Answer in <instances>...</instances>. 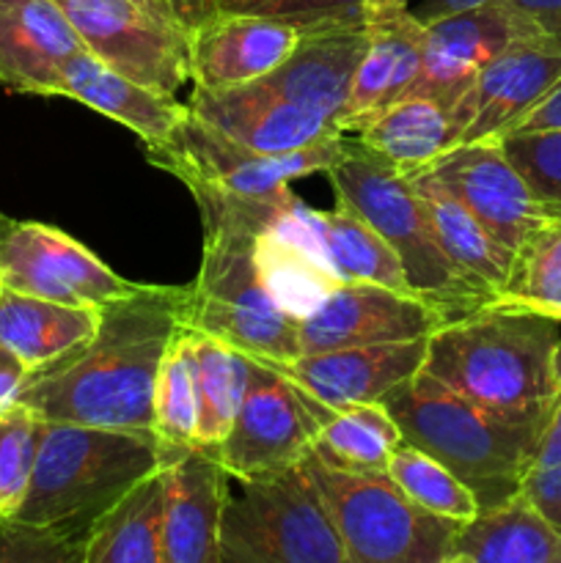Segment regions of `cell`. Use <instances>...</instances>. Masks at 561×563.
Returning a JSON list of instances; mask_svg holds the SVG:
<instances>
[{
  "instance_id": "277c9868",
  "label": "cell",
  "mask_w": 561,
  "mask_h": 563,
  "mask_svg": "<svg viewBox=\"0 0 561 563\" xmlns=\"http://www.w3.org/2000/svg\"><path fill=\"white\" fill-rule=\"evenodd\" d=\"M402 440L443 462L476 495L479 509L520 489L550 412L504 416L465 399L432 374L418 372L383 399Z\"/></svg>"
},
{
  "instance_id": "ac0fdd59",
  "label": "cell",
  "mask_w": 561,
  "mask_h": 563,
  "mask_svg": "<svg viewBox=\"0 0 561 563\" xmlns=\"http://www.w3.org/2000/svg\"><path fill=\"white\" fill-rule=\"evenodd\" d=\"M366 49L341 110L344 135L363 130L383 110L407 97L424 60L427 27L405 0H369L363 5Z\"/></svg>"
},
{
  "instance_id": "9a60e30c",
  "label": "cell",
  "mask_w": 561,
  "mask_h": 563,
  "mask_svg": "<svg viewBox=\"0 0 561 563\" xmlns=\"http://www.w3.org/2000/svg\"><path fill=\"white\" fill-rule=\"evenodd\" d=\"M424 27L427 42L421 71L407 97H429L446 108H451L479 71L509 44L542 36V31L506 0H490L476 9L440 16Z\"/></svg>"
},
{
  "instance_id": "d590c367",
  "label": "cell",
  "mask_w": 561,
  "mask_h": 563,
  "mask_svg": "<svg viewBox=\"0 0 561 563\" xmlns=\"http://www.w3.org/2000/svg\"><path fill=\"white\" fill-rule=\"evenodd\" d=\"M388 476L405 489L407 498L446 520L465 522L479 511V500L468 484H462L443 462L405 440L391 454Z\"/></svg>"
},
{
  "instance_id": "44dd1931",
  "label": "cell",
  "mask_w": 561,
  "mask_h": 563,
  "mask_svg": "<svg viewBox=\"0 0 561 563\" xmlns=\"http://www.w3.org/2000/svg\"><path fill=\"white\" fill-rule=\"evenodd\" d=\"M363 49H366L363 11L311 22L300 27V38L284 64L275 66L258 82L292 102L319 110L339 124Z\"/></svg>"
},
{
  "instance_id": "f35d334b",
  "label": "cell",
  "mask_w": 561,
  "mask_h": 563,
  "mask_svg": "<svg viewBox=\"0 0 561 563\" xmlns=\"http://www.w3.org/2000/svg\"><path fill=\"white\" fill-rule=\"evenodd\" d=\"M44 421L25 407L0 416V522L20 509L36 465Z\"/></svg>"
},
{
  "instance_id": "d6a6232c",
  "label": "cell",
  "mask_w": 561,
  "mask_h": 563,
  "mask_svg": "<svg viewBox=\"0 0 561 563\" xmlns=\"http://www.w3.org/2000/svg\"><path fill=\"white\" fill-rule=\"evenodd\" d=\"M402 443V429L383 401L339 407L319 423L314 449L336 465L355 471H388L391 454Z\"/></svg>"
},
{
  "instance_id": "d6986e66",
  "label": "cell",
  "mask_w": 561,
  "mask_h": 563,
  "mask_svg": "<svg viewBox=\"0 0 561 563\" xmlns=\"http://www.w3.org/2000/svg\"><path fill=\"white\" fill-rule=\"evenodd\" d=\"M187 108L223 135L267 154L297 152L344 135L333 119L280 97L258 80L231 88L193 86Z\"/></svg>"
},
{
  "instance_id": "ba28073f",
  "label": "cell",
  "mask_w": 561,
  "mask_h": 563,
  "mask_svg": "<svg viewBox=\"0 0 561 563\" xmlns=\"http://www.w3.org/2000/svg\"><path fill=\"white\" fill-rule=\"evenodd\" d=\"M218 563H346L344 544L306 467L231 478Z\"/></svg>"
},
{
  "instance_id": "2e32d148",
  "label": "cell",
  "mask_w": 561,
  "mask_h": 563,
  "mask_svg": "<svg viewBox=\"0 0 561 563\" xmlns=\"http://www.w3.org/2000/svg\"><path fill=\"white\" fill-rule=\"evenodd\" d=\"M427 341L402 344L346 346V350L314 352L289 363H267L284 374L302 394L306 405L322 423L333 410L358 401H380L424 368Z\"/></svg>"
},
{
  "instance_id": "8992f818",
  "label": "cell",
  "mask_w": 561,
  "mask_h": 563,
  "mask_svg": "<svg viewBox=\"0 0 561 563\" xmlns=\"http://www.w3.org/2000/svg\"><path fill=\"white\" fill-rule=\"evenodd\" d=\"M336 198L355 207L399 256L405 278L418 297L443 311L446 319L495 300L493 291L468 278L440 247L416 187L374 148L344 137L341 157L324 174Z\"/></svg>"
},
{
  "instance_id": "3957f363",
  "label": "cell",
  "mask_w": 561,
  "mask_h": 563,
  "mask_svg": "<svg viewBox=\"0 0 561 563\" xmlns=\"http://www.w3.org/2000/svg\"><path fill=\"white\" fill-rule=\"evenodd\" d=\"M559 333L561 319L493 300L446 319L429 335L421 372L487 410L539 416L561 396L553 368Z\"/></svg>"
},
{
  "instance_id": "52a82bcc",
  "label": "cell",
  "mask_w": 561,
  "mask_h": 563,
  "mask_svg": "<svg viewBox=\"0 0 561 563\" xmlns=\"http://www.w3.org/2000/svg\"><path fill=\"white\" fill-rule=\"evenodd\" d=\"M302 467L344 544L346 563H446L460 522L421 509L388 471L336 465L314 445Z\"/></svg>"
},
{
  "instance_id": "836d02e7",
  "label": "cell",
  "mask_w": 561,
  "mask_h": 563,
  "mask_svg": "<svg viewBox=\"0 0 561 563\" xmlns=\"http://www.w3.org/2000/svg\"><path fill=\"white\" fill-rule=\"evenodd\" d=\"M495 300L561 319V218H548L515 247Z\"/></svg>"
},
{
  "instance_id": "bcb514c9",
  "label": "cell",
  "mask_w": 561,
  "mask_h": 563,
  "mask_svg": "<svg viewBox=\"0 0 561 563\" xmlns=\"http://www.w3.org/2000/svg\"><path fill=\"white\" fill-rule=\"evenodd\" d=\"M490 3V0H424L418 9H413V14L427 25V22L440 20V16H449L457 14V11H465V9H476V5Z\"/></svg>"
},
{
  "instance_id": "5b68a950",
  "label": "cell",
  "mask_w": 561,
  "mask_h": 563,
  "mask_svg": "<svg viewBox=\"0 0 561 563\" xmlns=\"http://www.w3.org/2000/svg\"><path fill=\"white\" fill-rule=\"evenodd\" d=\"M168 445L154 432L44 421L36 465L9 520L91 526L138 482L160 471Z\"/></svg>"
},
{
  "instance_id": "7bdbcfd3",
  "label": "cell",
  "mask_w": 561,
  "mask_h": 563,
  "mask_svg": "<svg viewBox=\"0 0 561 563\" xmlns=\"http://www.w3.org/2000/svg\"><path fill=\"white\" fill-rule=\"evenodd\" d=\"M534 130H561V77L548 88V93L517 121L512 132Z\"/></svg>"
},
{
  "instance_id": "8fae6325",
  "label": "cell",
  "mask_w": 561,
  "mask_h": 563,
  "mask_svg": "<svg viewBox=\"0 0 561 563\" xmlns=\"http://www.w3.org/2000/svg\"><path fill=\"white\" fill-rule=\"evenodd\" d=\"M0 284L69 306H110L141 284L121 278L66 231L0 212Z\"/></svg>"
},
{
  "instance_id": "30bf717a",
  "label": "cell",
  "mask_w": 561,
  "mask_h": 563,
  "mask_svg": "<svg viewBox=\"0 0 561 563\" xmlns=\"http://www.w3.org/2000/svg\"><path fill=\"white\" fill-rule=\"evenodd\" d=\"M344 137L339 135L297 152L267 154L223 135L187 108L185 121L168 141L146 146V159L187 187L204 185L237 196H267L302 176L328 174L330 165L341 157Z\"/></svg>"
},
{
  "instance_id": "6da1fadb",
  "label": "cell",
  "mask_w": 561,
  "mask_h": 563,
  "mask_svg": "<svg viewBox=\"0 0 561 563\" xmlns=\"http://www.w3.org/2000/svg\"><path fill=\"white\" fill-rule=\"evenodd\" d=\"M190 286L141 284L102 308L91 341L28 374L20 407L38 421L154 432V385Z\"/></svg>"
},
{
  "instance_id": "ee69618b",
  "label": "cell",
  "mask_w": 561,
  "mask_h": 563,
  "mask_svg": "<svg viewBox=\"0 0 561 563\" xmlns=\"http://www.w3.org/2000/svg\"><path fill=\"white\" fill-rule=\"evenodd\" d=\"M544 465H561V396L553 405V410H550L548 423H544L537 449H534L531 467Z\"/></svg>"
},
{
  "instance_id": "f1b7e54d",
  "label": "cell",
  "mask_w": 561,
  "mask_h": 563,
  "mask_svg": "<svg viewBox=\"0 0 561 563\" xmlns=\"http://www.w3.org/2000/svg\"><path fill=\"white\" fill-rule=\"evenodd\" d=\"M410 185L416 187L418 198H421L427 218L432 223L435 236H438L440 247L446 256L462 269L471 280L484 286L498 297L501 286H504L506 275H509L512 251L476 218L468 212L432 174L427 170H413L407 174Z\"/></svg>"
},
{
  "instance_id": "4dcf8cb0",
  "label": "cell",
  "mask_w": 561,
  "mask_h": 563,
  "mask_svg": "<svg viewBox=\"0 0 561 563\" xmlns=\"http://www.w3.org/2000/svg\"><path fill=\"white\" fill-rule=\"evenodd\" d=\"M352 135L405 176L454 148L451 108L429 97L399 99Z\"/></svg>"
},
{
  "instance_id": "5bb4252c",
  "label": "cell",
  "mask_w": 561,
  "mask_h": 563,
  "mask_svg": "<svg viewBox=\"0 0 561 563\" xmlns=\"http://www.w3.org/2000/svg\"><path fill=\"white\" fill-rule=\"evenodd\" d=\"M561 77V38L531 36L495 55L451 104L454 146L498 141Z\"/></svg>"
},
{
  "instance_id": "4316f807",
  "label": "cell",
  "mask_w": 561,
  "mask_h": 563,
  "mask_svg": "<svg viewBox=\"0 0 561 563\" xmlns=\"http://www.w3.org/2000/svg\"><path fill=\"white\" fill-rule=\"evenodd\" d=\"M306 201L295 198L289 212L262 231L256 240V258L262 280L273 300L292 317L302 319L319 306L330 289L341 284L339 275L328 267L302 223Z\"/></svg>"
},
{
  "instance_id": "83f0119b",
  "label": "cell",
  "mask_w": 561,
  "mask_h": 563,
  "mask_svg": "<svg viewBox=\"0 0 561 563\" xmlns=\"http://www.w3.org/2000/svg\"><path fill=\"white\" fill-rule=\"evenodd\" d=\"M302 223L319 256L341 280H366L396 291H413L394 247L346 201L336 198L330 212L306 207Z\"/></svg>"
},
{
  "instance_id": "e575fe53",
  "label": "cell",
  "mask_w": 561,
  "mask_h": 563,
  "mask_svg": "<svg viewBox=\"0 0 561 563\" xmlns=\"http://www.w3.org/2000/svg\"><path fill=\"white\" fill-rule=\"evenodd\" d=\"M154 434L165 445H196L198 377L190 330L182 324L165 350L154 385Z\"/></svg>"
},
{
  "instance_id": "7dc6e473",
  "label": "cell",
  "mask_w": 561,
  "mask_h": 563,
  "mask_svg": "<svg viewBox=\"0 0 561 563\" xmlns=\"http://www.w3.org/2000/svg\"><path fill=\"white\" fill-rule=\"evenodd\" d=\"M165 3L174 5L176 14H179L182 20L190 22L193 27H198L201 22H207L209 16L220 9L218 0H165Z\"/></svg>"
},
{
  "instance_id": "603a6c76",
  "label": "cell",
  "mask_w": 561,
  "mask_h": 563,
  "mask_svg": "<svg viewBox=\"0 0 561 563\" xmlns=\"http://www.w3.org/2000/svg\"><path fill=\"white\" fill-rule=\"evenodd\" d=\"M82 49L55 0H0V82L9 91L61 97V71Z\"/></svg>"
},
{
  "instance_id": "e0dca14e",
  "label": "cell",
  "mask_w": 561,
  "mask_h": 563,
  "mask_svg": "<svg viewBox=\"0 0 561 563\" xmlns=\"http://www.w3.org/2000/svg\"><path fill=\"white\" fill-rule=\"evenodd\" d=\"M421 170V168H418ZM462 207L476 214L512 253L548 220L501 141L460 143L427 165Z\"/></svg>"
},
{
  "instance_id": "f546056e",
  "label": "cell",
  "mask_w": 561,
  "mask_h": 563,
  "mask_svg": "<svg viewBox=\"0 0 561 563\" xmlns=\"http://www.w3.org/2000/svg\"><path fill=\"white\" fill-rule=\"evenodd\" d=\"M163 467L121 495L88 539L86 563H163Z\"/></svg>"
},
{
  "instance_id": "f6af8a7d",
  "label": "cell",
  "mask_w": 561,
  "mask_h": 563,
  "mask_svg": "<svg viewBox=\"0 0 561 563\" xmlns=\"http://www.w3.org/2000/svg\"><path fill=\"white\" fill-rule=\"evenodd\" d=\"M548 36L561 38V0H506Z\"/></svg>"
},
{
  "instance_id": "cb8c5ba5",
  "label": "cell",
  "mask_w": 561,
  "mask_h": 563,
  "mask_svg": "<svg viewBox=\"0 0 561 563\" xmlns=\"http://www.w3.org/2000/svg\"><path fill=\"white\" fill-rule=\"evenodd\" d=\"M61 97L108 115L116 124L135 132L146 146L168 141L187 115V104L119 75L88 49L66 60L61 71Z\"/></svg>"
},
{
  "instance_id": "b9f144b4",
  "label": "cell",
  "mask_w": 561,
  "mask_h": 563,
  "mask_svg": "<svg viewBox=\"0 0 561 563\" xmlns=\"http://www.w3.org/2000/svg\"><path fill=\"white\" fill-rule=\"evenodd\" d=\"M28 366L0 341V416L20 407L22 388L28 383Z\"/></svg>"
},
{
  "instance_id": "4fadbf2b",
  "label": "cell",
  "mask_w": 561,
  "mask_h": 563,
  "mask_svg": "<svg viewBox=\"0 0 561 563\" xmlns=\"http://www.w3.org/2000/svg\"><path fill=\"white\" fill-rule=\"evenodd\" d=\"M443 322V311L413 291L341 280L300 319V350L314 355L346 346L402 344L429 339Z\"/></svg>"
},
{
  "instance_id": "ab89813d",
  "label": "cell",
  "mask_w": 561,
  "mask_h": 563,
  "mask_svg": "<svg viewBox=\"0 0 561 563\" xmlns=\"http://www.w3.org/2000/svg\"><path fill=\"white\" fill-rule=\"evenodd\" d=\"M369 0H218L226 11H248V14H267L295 25L330 20V16L361 14ZM407 3V0H405Z\"/></svg>"
},
{
  "instance_id": "7402d4cb",
  "label": "cell",
  "mask_w": 561,
  "mask_h": 563,
  "mask_svg": "<svg viewBox=\"0 0 561 563\" xmlns=\"http://www.w3.org/2000/svg\"><path fill=\"white\" fill-rule=\"evenodd\" d=\"M297 38L295 22L218 9L193 31V86L231 88L262 80L284 64Z\"/></svg>"
},
{
  "instance_id": "8d00e7d4",
  "label": "cell",
  "mask_w": 561,
  "mask_h": 563,
  "mask_svg": "<svg viewBox=\"0 0 561 563\" xmlns=\"http://www.w3.org/2000/svg\"><path fill=\"white\" fill-rule=\"evenodd\" d=\"M91 526L0 522V563H86Z\"/></svg>"
},
{
  "instance_id": "1f68e13d",
  "label": "cell",
  "mask_w": 561,
  "mask_h": 563,
  "mask_svg": "<svg viewBox=\"0 0 561 563\" xmlns=\"http://www.w3.org/2000/svg\"><path fill=\"white\" fill-rule=\"evenodd\" d=\"M190 330L198 377V434L196 445L215 449L229 434L248 390L251 357L215 335Z\"/></svg>"
},
{
  "instance_id": "9c48e42d",
  "label": "cell",
  "mask_w": 561,
  "mask_h": 563,
  "mask_svg": "<svg viewBox=\"0 0 561 563\" xmlns=\"http://www.w3.org/2000/svg\"><path fill=\"white\" fill-rule=\"evenodd\" d=\"M91 55L119 75L176 97L193 80V31L165 0H55Z\"/></svg>"
},
{
  "instance_id": "7c38bea8",
  "label": "cell",
  "mask_w": 561,
  "mask_h": 563,
  "mask_svg": "<svg viewBox=\"0 0 561 563\" xmlns=\"http://www.w3.org/2000/svg\"><path fill=\"white\" fill-rule=\"evenodd\" d=\"M319 421L300 390L273 366L251 357L248 390L229 434L207 449L231 478H258L300 465Z\"/></svg>"
},
{
  "instance_id": "74e56055",
  "label": "cell",
  "mask_w": 561,
  "mask_h": 563,
  "mask_svg": "<svg viewBox=\"0 0 561 563\" xmlns=\"http://www.w3.org/2000/svg\"><path fill=\"white\" fill-rule=\"evenodd\" d=\"M548 218H561V130L506 132L498 137Z\"/></svg>"
},
{
  "instance_id": "7a4b0ae2",
  "label": "cell",
  "mask_w": 561,
  "mask_h": 563,
  "mask_svg": "<svg viewBox=\"0 0 561 563\" xmlns=\"http://www.w3.org/2000/svg\"><path fill=\"white\" fill-rule=\"evenodd\" d=\"M204 225V253L187 297L185 328L201 330L262 363L302 355L300 319L273 300L262 280L256 240L295 203L289 187L267 196H237L190 185Z\"/></svg>"
},
{
  "instance_id": "c3c4849f",
  "label": "cell",
  "mask_w": 561,
  "mask_h": 563,
  "mask_svg": "<svg viewBox=\"0 0 561 563\" xmlns=\"http://www.w3.org/2000/svg\"><path fill=\"white\" fill-rule=\"evenodd\" d=\"M553 368H556V383H559V394H561V333H559V341H556V352H553Z\"/></svg>"
},
{
  "instance_id": "d4e9b609",
  "label": "cell",
  "mask_w": 561,
  "mask_h": 563,
  "mask_svg": "<svg viewBox=\"0 0 561 563\" xmlns=\"http://www.w3.org/2000/svg\"><path fill=\"white\" fill-rule=\"evenodd\" d=\"M446 563H561V528L517 489L457 526Z\"/></svg>"
},
{
  "instance_id": "60d3db41",
  "label": "cell",
  "mask_w": 561,
  "mask_h": 563,
  "mask_svg": "<svg viewBox=\"0 0 561 563\" xmlns=\"http://www.w3.org/2000/svg\"><path fill=\"white\" fill-rule=\"evenodd\" d=\"M520 493L544 520L561 528V465L528 467L520 478Z\"/></svg>"
},
{
  "instance_id": "ffe728a7",
  "label": "cell",
  "mask_w": 561,
  "mask_h": 563,
  "mask_svg": "<svg viewBox=\"0 0 561 563\" xmlns=\"http://www.w3.org/2000/svg\"><path fill=\"white\" fill-rule=\"evenodd\" d=\"M163 563H218L231 476L204 445H168Z\"/></svg>"
},
{
  "instance_id": "484cf974",
  "label": "cell",
  "mask_w": 561,
  "mask_h": 563,
  "mask_svg": "<svg viewBox=\"0 0 561 563\" xmlns=\"http://www.w3.org/2000/svg\"><path fill=\"white\" fill-rule=\"evenodd\" d=\"M99 322V306L44 300L0 284V341L25 363L28 372H38L91 341Z\"/></svg>"
}]
</instances>
